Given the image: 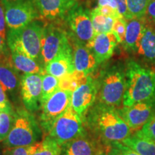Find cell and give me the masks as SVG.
Returning <instances> with one entry per match:
<instances>
[{"mask_svg": "<svg viewBox=\"0 0 155 155\" xmlns=\"http://www.w3.org/2000/svg\"><path fill=\"white\" fill-rule=\"evenodd\" d=\"M91 17L95 34L98 35L112 32L116 19L101 14L96 8L91 11Z\"/></svg>", "mask_w": 155, "mask_h": 155, "instance_id": "d4e9b609", "label": "cell"}, {"mask_svg": "<svg viewBox=\"0 0 155 155\" xmlns=\"http://www.w3.org/2000/svg\"><path fill=\"white\" fill-rule=\"evenodd\" d=\"M121 142L139 155H155V141L139 130L133 132Z\"/></svg>", "mask_w": 155, "mask_h": 155, "instance_id": "7402d4cb", "label": "cell"}, {"mask_svg": "<svg viewBox=\"0 0 155 155\" xmlns=\"http://www.w3.org/2000/svg\"><path fill=\"white\" fill-rule=\"evenodd\" d=\"M127 84L123 106L155 100V71L130 60L126 65Z\"/></svg>", "mask_w": 155, "mask_h": 155, "instance_id": "7a4b0ae2", "label": "cell"}, {"mask_svg": "<svg viewBox=\"0 0 155 155\" xmlns=\"http://www.w3.org/2000/svg\"><path fill=\"white\" fill-rule=\"evenodd\" d=\"M145 18L150 22L155 24V0H150L149 2Z\"/></svg>", "mask_w": 155, "mask_h": 155, "instance_id": "8d00e7d4", "label": "cell"}, {"mask_svg": "<svg viewBox=\"0 0 155 155\" xmlns=\"http://www.w3.org/2000/svg\"><path fill=\"white\" fill-rule=\"evenodd\" d=\"M2 3H9V2H16L17 0H1Z\"/></svg>", "mask_w": 155, "mask_h": 155, "instance_id": "60d3db41", "label": "cell"}, {"mask_svg": "<svg viewBox=\"0 0 155 155\" xmlns=\"http://www.w3.org/2000/svg\"><path fill=\"white\" fill-rule=\"evenodd\" d=\"M150 0H127L129 15L132 18H141L146 15Z\"/></svg>", "mask_w": 155, "mask_h": 155, "instance_id": "f1b7e54d", "label": "cell"}, {"mask_svg": "<svg viewBox=\"0 0 155 155\" xmlns=\"http://www.w3.org/2000/svg\"><path fill=\"white\" fill-rule=\"evenodd\" d=\"M117 110L133 133L142 129L155 114V100L137 103L130 106H122Z\"/></svg>", "mask_w": 155, "mask_h": 155, "instance_id": "8fae6325", "label": "cell"}, {"mask_svg": "<svg viewBox=\"0 0 155 155\" xmlns=\"http://www.w3.org/2000/svg\"><path fill=\"white\" fill-rule=\"evenodd\" d=\"M5 39L0 35V61L9 57V54L7 50Z\"/></svg>", "mask_w": 155, "mask_h": 155, "instance_id": "f35d334b", "label": "cell"}, {"mask_svg": "<svg viewBox=\"0 0 155 155\" xmlns=\"http://www.w3.org/2000/svg\"><path fill=\"white\" fill-rule=\"evenodd\" d=\"M86 131L103 146L121 142L132 134L117 108L96 101L83 118Z\"/></svg>", "mask_w": 155, "mask_h": 155, "instance_id": "6da1fadb", "label": "cell"}, {"mask_svg": "<svg viewBox=\"0 0 155 155\" xmlns=\"http://www.w3.org/2000/svg\"><path fill=\"white\" fill-rule=\"evenodd\" d=\"M6 19L4 6L0 0V35L6 40Z\"/></svg>", "mask_w": 155, "mask_h": 155, "instance_id": "74e56055", "label": "cell"}, {"mask_svg": "<svg viewBox=\"0 0 155 155\" xmlns=\"http://www.w3.org/2000/svg\"><path fill=\"white\" fill-rule=\"evenodd\" d=\"M71 47L65 31L54 25L45 27L42 40L41 58L47 65L65 50Z\"/></svg>", "mask_w": 155, "mask_h": 155, "instance_id": "30bf717a", "label": "cell"}, {"mask_svg": "<svg viewBox=\"0 0 155 155\" xmlns=\"http://www.w3.org/2000/svg\"><path fill=\"white\" fill-rule=\"evenodd\" d=\"M14 109L7 98V95L0 84V111Z\"/></svg>", "mask_w": 155, "mask_h": 155, "instance_id": "836d02e7", "label": "cell"}, {"mask_svg": "<svg viewBox=\"0 0 155 155\" xmlns=\"http://www.w3.org/2000/svg\"><path fill=\"white\" fill-rule=\"evenodd\" d=\"M15 114L12 129L3 141L5 148L28 147L39 141L42 137V128L33 114L19 108L15 111Z\"/></svg>", "mask_w": 155, "mask_h": 155, "instance_id": "277c9868", "label": "cell"}, {"mask_svg": "<svg viewBox=\"0 0 155 155\" xmlns=\"http://www.w3.org/2000/svg\"><path fill=\"white\" fill-rule=\"evenodd\" d=\"M45 26L40 21L34 20L18 30H9L7 44L10 50H16L38 61L41 57L42 40Z\"/></svg>", "mask_w": 155, "mask_h": 155, "instance_id": "5b68a950", "label": "cell"}, {"mask_svg": "<svg viewBox=\"0 0 155 155\" xmlns=\"http://www.w3.org/2000/svg\"><path fill=\"white\" fill-rule=\"evenodd\" d=\"M146 18H132L127 20L125 40L124 42L125 49L136 53L139 41L144 30Z\"/></svg>", "mask_w": 155, "mask_h": 155, "instance_id": "44dd1931", "label": "cell"}, {"mask_svg": "<svg viewBox=\"0 0 155 155\" xmlns=\"http://www.w3.org/2000/svg\"><path fill=\"white\" fill-rule=\"evenodd\" d=\"M115 1L116 5H117L118 12H119L120 15L123 18H124L126 20H129V19H131L129 10H128L127 0H115Z\"/></svg>", "mask_w": 155, "mask_h": 155, "instance_id": "d590c367", "label": "cell"}, {"mask_svg": "<svg viewBox=\"0 0 155 155\" xmlns=\"http://www.w3.org/2000/svg\"><path fill=\"white\" fill-rule=\"evenodd\" d=\"M98 87V78L93 77L90 74L87 76L86 81L73 92L71 106L81 117L83 118L96 101Z\"/></svg>", "mask_w": 155, "mask_h": 155, "instance_id": "4fadbf2b", "label": "cell"}, {"mask_svg": "<svg viewBox=\"0 0 155 155\" xmlns=\"http://www.w3.org/2000/svg\"><path fill=\"white\" fill-rule=\"evenodd\" d=\"M72 49L75 71L86 75L92 74L98 66V63L91 50L86 45L74 38Z\"/></svg>", "mask_w": 155, "mask_h": 155, "instance_id": "2e32d148", "label": "cell"}, {"mask_svg": "<svg viewBox=\"0 0 155 155\" xmlns=\"http://www.w3.org/2000/svg\"><path fill=\"white\" fill-rule=\"evenodd\" d=\"M61 147L62 155H99L107 149L87 131L80 137L62 145Z\"/></svg>", "mask_w": 155, "mask_h": 155, "instance_id": "5bb4252c", "label": "cell"}, {"mask_svg": "<svg viewBox=\"0 0 155 155\" xmlns=\"http://www.w3.org/2000/svg\"><path fill=\"white\" fill-rule=\"evenodd\" d=\"M2 155H30V146L5 148Z\"/></svg>", "mask_w": 155, "mask_h": 155, "instance_id": "d6a6232c", "label": "cell"}, {"mask_svg": "<svg viewBox=\"0 0 155 155\" xmlns=\"http://www.w3.org/2000/svg\"><path fill=\"white\" fill-rule=\"evenodd\" d=\"M20 83L19 71L13 65L12 57L0 61V84L7 95L16 98L20 91Z\"/></svg>", "mask_w": 155, "mask_h": 155, "instance_id": "e0dca14e", "label": "cell"}, {"mask_svg": "<svg viewBox=\"0 0 155 155\" xmlns=\"http://www.w3.org/2000/svg\"><path fill=\"white\" fill-rule=\"evenodd\" d=\"M58 88H59V78L49 74H45L43 75L42 86L41 106Z\"/></svg>", "mask_w": 155, "mask_h": 155, "instance_id": "83f0119b", "label": "cell"}, {"mask_svg": "<svg viewBox=\"0 0 155 155\" xmlns=\"http://www.w3.org/2000/svg\"><path fill=\"white\" fill-rule=\"evenodd\" d=\"M2 5L5 7L6 24L9 30H18L39 17L34 0H17Z\"/></svg>", "mask_w": 155, "mask_h": 155, "instance_id": "ba28073f", "label": "cell"}, {"mask_svg": "<svg viewBox=\"0 0 155 155\" xmlns=\"http://www.w3.org/2000/svg\"><path fill=\"white\" fill-rule=\"evenodd\" d=\"M86 131L83 118L70 106L66 111L55 120L47 135L62 146L80 137Z\"/></svg>", "mask_w": 155, "mask_h": 155, "instance_id": "8992f818", "label": "cell"}, {"mask_svg": "<svg viewBox=\"0 0 155 155\" xmlns=\"http://www.w3.org/2000/svg\"><path fill=\"white\" fill-rule=\"evenodd\" d=\"M72 91L58 88L40 108V125L48 134L55 120L71 106Z\"/></svg>", "mask_w": 155, "mask_h": 155, "instance_id": "52a82bcc", "label": "cell"}, {"mask_svg": "<svg viewBox=\"0 0 155 155\" xmlns=\"http://www.w3.org/2000/svg\"><path fill=\"white\" fill-rule=\"evenodd\" d=\"M11 57L13 65L17 71L24 74H42L45 75L43 68L35 60L32 59L25 54L16 50H10Z\"/></svg>", "mask_w": 155, "mask_h": 155, "instance_id": "603a6c76", "label": "cell"}, {"mask_svg": "<svg viewBox=\"0 0 155 155\" xmlns=\"http://www.w3.org/2000/svg\"><path fill=\"white\" fill-rule=\"evenodd\" d=\"M87 76L84 73L75 71L59 79V88L64 91L73 92L78 87L86 81Z\"/></svg>", "mask_w": 155, "mask_h": 155, "instance_id": "484cf974", "label": "cell"}, {"mask_svg": "<svg viewBox=\"0 0 155 155\" xmlns=\"http://www.w3.org/2000/svg\"><path fill=\"white\" fill-rule=\"evenodd\" d=\"M107 149H106L105 150H104L101 153H100L99 155H107V151H106Z\"/></svg>", "mask_w": 155, "mask_h": 155, "instance_id": "b9f144b4", "label": "cell"}, {"mask_svg": "<svg viewBox=\"0 0 155 155\" xmlns=\"http://www.w3.org/2000/svg\"><path fill=\"white\" fill-rule=\"evenodd\" d=\"M136 53L144 63L155 65V28L146 19L144 30Z\"/></svg>", "mask_w": 155, "mask_h": 155, "instance_id": "ffe728a7", "label": "cell"}, {"mask_svg": "<svg viewBox=\"0 0 155 155\" xmlns=\"http://www.w3.org/2000/svg\"><path fill=\"white\" fill-rule=\"evenodd\" d=\"M126 30H127V20L123 17L116 19L112 32L117 38L119 43H124V42Z\"/></svg>", "mask_w": 155, "mask_h": 155, "instance_id": "4dcf8cb0", "label": "cell"}, {"mask_svg": "<svg viewBox=\"0 0 155 155\" xmlns=\"http://www.w3.org/2000/svg\"><path fill=\"white\" fill-rule=\"evenodd\" d=\"M107 155H139L122 142L114 143L107 147Z\"/></svg>", "mask_w": 155, "mask_h": 155, "instance_id": "f546056e", "label": "cell"}, {"mask_svg": "<svg viewBox=\"0 0 155 155\" xmlns=\"http://www.w3.org/2000/svg\"><path fill=\"white\" fill-rule=\"evenodd\" d=\"M97 10H98L101 14L105 15L106 17H111L114 19L119 18L122 17L118 12L117 9L112 8L111 7L109 6H102V7H96Z\"/></svg>", "mask_w": 155, "mask_h": 155, "instance_id": "e575fe53", "label": "cell"}, {"mask_svg": "<svg viewBox=\"0 0 155 155\" xmlns=\"http://www.w3.org/2000/svg\"><path fill=\"white\" fill-rule=\"evenodd\" d=\"M66 19L73 38L86 45L92 41L96 34L93 27L91 12L75 3L68 12Z\"/></svg>", "mask_w": 155, "mask_h": 155, "instance_id": "9c48e42d", "label": "cell"}, {"mask_svg": "<svg viewBox=\"0 0 155 155\" xmlns=\"http://www.w3.org/2000/svg\"><path fill=\"white\" fill-rule=\"evenodd\" d=\"M39 14L48 20L63 17L75 5V0H34Z\"/></svg>", "mask_w": 155, "mask_h": 155, "instance_id": "ac0fdd59", "label": "cell"}, {"mask_svg": "<svg viewBox=\"0 0 155 155\" xmlns=\"http://www.w3.org/2000/svg\"><path fill=\"white\" fill-rule=\"evenodd\" d=\"M15 110L0 111V142L5 141L15 123Z\"/></svg>", "mask_w": 155, "mask_h": 155, "instance_id": "4316f807", "label": "cell"}, {"mask_svg": "<svg viewBox=\"0 0 155 155\" xmlns=\"http://www.w3.org/2000/svg\"><path fill=\"white\" fill-rule=\"evenodd\" d=\"M139 131L143 134L155 141V114Z\"/></svg>", "mask_w": 155, "mask_h": 155, "instance_id": "1f68e13d", "label": "cell"}, {"mask_svg": "<svg viewBox=\"0 0 155 155\" xmlns=\"http://www.w3.org/2000/svg\"><path fill=\"white\" fill-rule=\"evenodd\" d=\"M42 74H24L21 77L20 95L24 107L34 114L41 107Z\"/></svg>", "mask_w": 155, "mask_h": 155, "instance_id": "7c38bea8", "label": "cell"}, {"mask_svg": "<svg viewBox=\"0 0 155 155\" xmlns=\"http://www.w3.org/2000/svg\"><path fill=\"white\" fill-rule=\"evenodd\" d=\"M45 71L47 74L51 75L59 79L74 72L75 67L73 63L72 48L70 47L65 50L47 64Z\"/></svg>", "mask_w": 155, "mask_h": 155, "instance_id": "d6986e66", "label": "cell"}, {"mask_svg": "<svg viewBox=\"0 0 155 155\" xmlns=\"http://www.w3.org/2000/svg\"><path fill=\"white\" fill-rule=\"evenodd\" d=\"M102 6H109L118 10L117 5L115 0H98V7H102Z\"/></svg>", "mask_w": 155, "mask_h": 155, "instance_id": "ab89813d", "label": "cell"}, {"mask_svg": "<svg viewBox=\"0 0 155 155\" xmlns=\"http://www.w3.org/2000/svg\"><path fill=\"white\" fill-rule=\"evenodd\" d=\"M62 147L50 136L30 146V155H61Z\"/></svg>", "mask_w": 155, "mask_h": 155, "instance_id": "cb8c5ba5", "label": "cell"}, {"mask_svg": "<svg viewBox=\"0 0 155 155\" xmlns=\"http://www.w3.org/2000/svg\"><path fill=\"white\" fill-rule=\"evenodd\" d=\"M99 87L96 101L120 108L123 105L126 91V66L116 64L106 68L98 78Z\"/></svg>", "mask_w": 155, "mask_h": 155, "instance_id": "3957f363", "label": "cell"}, {"mask_svg": "<svg viewBox=\"0 0 155 155\" xmlns=\"http://www.w3.org/2000/svg\"><path fill=\"white\" fill-rule=\"evenodd\" d=\"M119 41L113 32L96 35L91 42L86 45L96 58L98 65L108 61L113 55Z\"/></svg>", "mask_w": 155, "mask_h": 155, "instance_id": "9a60e30c", "label": "cell"}]
</instances>
